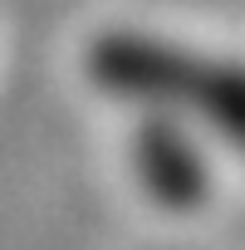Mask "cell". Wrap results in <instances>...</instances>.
I'll return each mask as SVG.
<instances>
[{
  "label": "cell",
  "mask_w": 245,
  "mask_h": 250,
  "mask_svg": "<svg viewBox=\"0 0 245 250\" xmlns=\"http://www.w3.org/2000/svg\"><path fill=\"white\" fill-rule=\"evenodd\" d=\"M98 74L113 88H128L143 98H167L172 108H191L211 128L245 143V64L206 59L196 49H177L162 40L118 35L98 49Z\"/></svg>",
  "instance_id": "cell-1"
}]
</instances>
